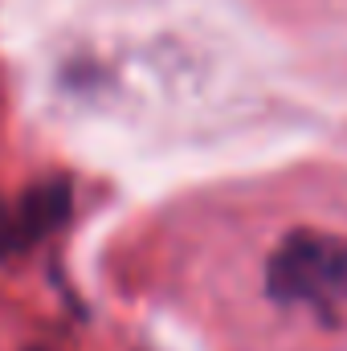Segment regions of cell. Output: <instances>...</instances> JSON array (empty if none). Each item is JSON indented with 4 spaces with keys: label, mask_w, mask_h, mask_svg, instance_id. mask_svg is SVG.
<instances>
[{
    "label": "cell",
    "mask_w": 347,
    "mask_h": 351,
    "mask_svg": "<svg viewBox=\"0 0 347 351\" xmlns=\"http://www.w3.org/2000/svg\"><path fill=\"white\" fill-rule=\"evenodd\" d=\"M66 217H70V184L66 180H41V184L25 188L21 196H0V258H12V254L37 245Z\"/></svg>",
    "instance_id": "cell-2"
},
{
    "label": "cell",
    "mask_w": 347,
    "mask_h": 351,
    "mask_svg": "<svg viewBox=\"0 0 347 351\" xmlns=\"http://www.w3.org/2000/svg\"><path fill=\"white\" fill-rule=\"evenodd\" d=\"M265 290L282 306L315 311L319 319L347 315V237L323 229H294L286 233L270 262Z\"/></svg>",
    "instance_id": "cell-1"
}]
</instances>
